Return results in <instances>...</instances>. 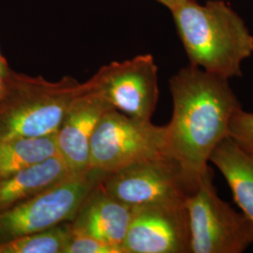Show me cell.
Segmentation results:
<instances>
[{
	"mask_svg": "<svg viewBox=\"0 0 253 253\" xmlns=\"http://www.w3.org/2000/svg\"><path fill=\"white\" fill-rule=\"evenodd\" d=\"M172 118L166 129V152L190 177L199 180L210 157L230 137V123L241 107L229 80L189 64L169 80Z\"/></svg>",
	"mask_w": 253,
	"mask_h": 253,
	"instance_id": "1",
	"label": "cell"
},
{
	"mask_svg": "<svg viewBox=\"0 0 253 253\" xmlns=\"http://www.w3.org/2000/svg\"><path fill=\"white\" fill-rule=\"evenodd\" d=\"M209 162L221 172L235 203L253 221V154L227 137L215 148Z\"/></svg>",
	"mask_w": 253,
	"mask_h": 253,
	"instance_id": "13",
	"label": "cell"
},
{
	"mask_svg": "<svg viewBox=\"0 0 253 253\" xmlns=\"http://www.w3.org/2000/svg\"><path fill=\"white\" fill-rule=\"evenodd\" d=\"M170 11L190 64L227 80L242 76L253 36L225 1L188 0Z\"/></svg>",
	"mask_w": 253,
	"mask_h": 253,
	"instance_id": "2",
	"label": "cell"
},
{
	"mask_svg": "<svg viewBox=\"0 0 253 253\" xmlns=\"http://www.w3.org/2000/svg\"><path fill=\"white\" fill-rule=\"evenodd\" d=\"M87 83L113 108L130 118L151 121L160 95L153 55L139 54L104 65Z\"/></svg>",
	"mask_w": 253,
	"mask_h": 253,
	"instance_id": "8",
	"label": "cell"
},
{
	"mask_svg": "<svg viewBox=\"0 0 253 253\" xmlns=\"http://www.w3.org/2000/svg\"><path fill=\"white\" fill-rule=\"evenodd\" d=\"M156 1L160 2L161 4L164 5L166 8L171 9L173 7L179 5V4L185 2V1H188V0H156Z\"/></svg>",
	"mask_w": 253,
	"mask_h": 253,
	"instance_id": "18",
	"label": "cell"
},
{
	"mask_svg": "<svg viewBox=\"0 0 253 253\" xmlns=\"http://www.w3.org/2000/svg\"><path fill=\"white\" fill-rule=\"evenodd\" d=\"M105 174L96 169L72 173L35 197L0 212V244L73 221L84 200Z\"/></svg>",
	"mask_w": 253,
	"mask_h": 253,
	"instance_id": "5",
	"label": "cell"
},
{
	"mask_svg": "<svg viewBox=\"0 0 253 253\" xmlns=\"http://www.w3.org/2000/svg\"><path fill=\"white\" fill-rule=\"evenodd\" d=\"M111 109L115 108L89 87L66 113L55 134L56 146L58 155L74 173L90 169L92 136L103 115Z\"/></svg>",
	"mask_w": 253,
	"mask_h": 253,
	"instance_id": "10",
	"label": "cell"
},
{
	"mask_svg": "<svg viewBox=\"0 0 253 253\" xmlns=\"http://www.w3.org/2000/svg\"><path fill=\"white\" fill-rule=\"evenodd\" d=\"M5 85H6V75L0 72V99L5 90Z\"/></svg>",
	"mask_w": 253,
	"mask_h": 253,
	"instance_id": "20",
	"label": "cell"
},
{
	"mask_svg": "<svg viewBox=\"0 0 253 253\" xmlns=\"http://www.w3.org/2000/svg\"><path fill=\"white\" fill-rule=\"evenodd\" d=\"M71 235V221H67L0 244V253H63Z\"/></svg>",
	"mask_w": 253,
	"mask_h": 253,
	"instance_id": "15",
	"label": "cell"
},
{
	"mask_svg": "<svg viewBox=\"0 0 253 253\" xmlns=\"http://www.w3.org/2000/svg\"><path fill=\"white\" fill-rule=\"evenodd\" d=\"M122 248L125 253H190L186 206L135 207Z\"/></svg>",
	"mask_w": 253,
	"mask_h": 253,
	"instance_id": "9",
	"label": "cell"
},
{
	"mask_svg": "<svg viewBox=\"0 0 253 253\" xmlns=\"http://www.w3.org/2000/svg\"><path fill=\"white\" fill-rule=\"evenodd\" d=\"M88 88L87 81L71 76L51 82L10 69L0 99V141L54 135L73 101Z\"/></svg>",
	"mask_w": 253,
	"mask_h": 253,
	"instance_id": "3",
	"label": "cell"
},
{
	"mask_svg": "<svg viewBox=\"0 0 253 253\" xmlns=\"http://www.w3.org/2000/svg\"><path fill=\"white\" fill-rule=\"evenodd\" d=\"M190 253H241L253 244V221L220 199L209 168L186 200Z\"/></svg>",
	"mask_w": 253,
	"mask_h": 253,
	"instance_id": "4",
	"label": "cell"
},
{
	"mask_svg": "<svg viewBox=\"0 0 253 253\" xmlns=\"http://www.w3.org/2000/svg\"><path fill=\"white\" fill-rule=\"evenodd\" d=\"M198 182L176 161L164 155L106 173L100 184L109 194L126 205L144 207L185 205Z\"/></svg>",
	"mask_w": 253,
	"mask_h": 253,
	"instance_id": "6",
	"label": "cell"
},
{
	"mask_svg": "<svg viewBox=\"0 0 253 253\" xmlns=\"http://www.w3.org/2000/svg\"><path fill=\"white\" fill-rule=\"evenodd\" d=\"M134 211L135 207L115 198L100 183L84 200L71 221L72 233L122 248Z\"/></svg>",
	"mask_w": 253,
	"mask_h": 253,
	"instance_id": "11",
	"label": "cell"
},
{
	"mask_svg": "<svg viewBox=\"0 0 253 253\" xmlns=\"http://www.w3.org/2000/svg\"><path fill=\"white\" fill-rule=\"evenodd\" d=\"M72 173L60 156L0 178V212L14 208L52 188Z\"/></svg>",
	"mask_w": 253,
	"mask_h": 253,
	"instance_id": "12",
	"label": "cell"
},
{
	"mask_svg": "<svg viewBox=\"0 0 253 253\" xmlns=\"http://www.w3.org/2000/svg\"><path fill=\"white\" fill-rule=\"evenodd\" d=\"M164 155H167L165 126H156L151 121L138 120L111 109L92 136L89 168L109 173Z\"/></svg>",
	"mask_w": 253,
	"mask_h": 253,
	"instance_id": "7",
	"label": "cell"
},
{
	"mask_svg": "<svg viewBox=\"0 0 253 253\" xmlns=\"http://www.w3.org/2000/svg\"><path fill=\"white\" fill-rule=\"evenodd\" d=\"M9 70H10V68H9V65H8L7 60L5 59V57L2 55L1 52H0V72L3 73V74H5V75H7L8 73H9Z\"/></svg>",
	"mask_w": 253,
	"mask_h": 253,
	"instance_id": "19",
	"label": "cell"
},
{
	"mask_svg": "<svg viewBox=\"0 0 253 253\" xmlns=\"http://www.w3.org/2000/svg\"><path fill=\"white\" fill-rule=\"evenodd\" d=\"M229 136L248 152L253 154V113L240 108L230 123Z\"/></svg>",
	"mask_w": 253,
	"mask_h": 253,
	"instance_id": "16",
	"label": "cell"
},
{
	"mask_svg": "<svg viewBox=\"0 0 253 253\" xmlns=\"http://www.w3.org/2000/svg\"><path fill=\"white\" fill-rule=\"evenodd\" d=\"M63 253H125L121 247L109 244L89 235L73 234Z\"/></svg>",
	"mask_w": 253,
	"mask_h": 253,
	"instance_id": "17",
	"label": "cell"
},
{
	"mask_svg": "<svg viewBox=\"0 0 253 253\" xmlns=\"http://www.w3.org/2000/svg\"><path fill=\"white\" fill-rule=\"evenodd\" d=\"M55 134L38 138L1 140L0 178L57 156Z\"/></svg>",
	"mask_w": 253,
	"mask_h": 253,
	"instance_id": "14",
	"label": "cell"
}]
</instances>
